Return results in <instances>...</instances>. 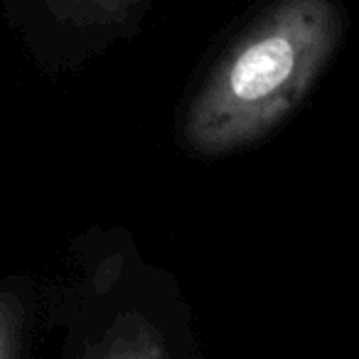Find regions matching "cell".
Returning a JSON list of instances; mask_svg holds the SVG:
<instances>
[{
    "mask_svg": "<svg viewBox=\"0 0 359 359\" xmlns=\"http://www.w3.org/2000/svg\"><path fill=\"white\" fill-rule=\"evenodd\" d=\"M334 0H278L207 76L185 118L202 155L251 145L273 130L310 91L342 40Z\"/></svg>",
    "mask_w": 359,
    "mask_h": 359,
    "instance_id": "1",
    "label": "cell"
},
{
    "mask_svg": "<svg viewBox=\"0 0 359 359\" xmlns=\"http://www.w3.org/2000/svg\"><path fill=\"white\" fill-rule=\"evenodd\" d=\"M140 0H52L65 15L81 22H118L138 8Z\"/></svg>",
    "mask_w": 359,
    "mask_h": 359,
    "instance_id": "2",
    "label": "cell"
},
{
    "mask_svg": "<svg viewBox=\"0 0 359 359\" xmlns=\"http://www.w3.org/2000/svg\"><path fill=\"white\" fill-rule=\"evenodd\" d=\"M18 308L13 298H0V357L15 354Z\"/></svg>",
    "mask_w": 359,
    "mask_h": 359,
    "instance_id": "3",
    "label": "cell"
}]
</instances>
